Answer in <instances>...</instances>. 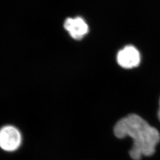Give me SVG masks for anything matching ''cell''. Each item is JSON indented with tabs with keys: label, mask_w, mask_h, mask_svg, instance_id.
Segmentation results:
<instances>
[{
	"label": "cell",
	"mask_w": 160,
	"mask_h": 160,
	"mask_svg": "<svg viewBox=\"0 0 160 160\" xmlns=\"http://www.w3.org/2000/svg\"><path fill=\"white\" fill-rule=\"evenodd\" d=\"M113 131L119 139L132 138L133 144L129 155L133 160L152 155L160 141L158 130L137 114H129L121 119L116 123Z\"/></svg>",
	"instance_id": "cell-1"
},
{
	"label": "cell",
	"mask_w": 160,
	"mask_h": 160,
	"mask_svg": "<svg viewBox=\"0 0 160 160\" xmlns=\"http://www.w3.org/2000/svg\"><path fill=\"white\" fill-rule=\"evenodd\" d=\"M22 137L15 126L7 125L0 129V148L7 152H13L20 147Z\"/></svg>",
	"instance_id": "cell-2"
},
{
	"label": "cell",
	"mask_w": 160,
	"mask_h": 160,
	"mask_svg": "<svg viewBox=\"0 0 160 160\" xmlns=\"http://www.w3.org/2000/svg\"><path fill=\"white\" fill-rule=\"evenodd\" d=\"M117 61L120 67L123 68H133L139 65L141 55L135 47L128 45L118 52Z\"/></svg>",
	"instance_id": "cell-3"
},
{
	"label": "cell",
	"mask_w": 160,
	"mask_h": 160,
	"mask_svg": "<svg viewBox=\"0 0 160 160\" xmlns=\"http://www.w3.org/2000/svg\"><path fill=\"white\" fill-rule=\"evenodd\" d=\"M64 28L75 40L82 39L88 32V26L81 17L68 18L64 23Z\"/></svg>",
	"instance_id": "cell-4"
},
{
	"label": "cell",
	"mask_w": 160,
	"mask_h": 160,
	"mask_svg": "<svg viewBox=\"0 0 160 160\" xmlns=\"http://www.w3.org/2000/svg\"><path fill=\"white\" fill-rule=\"evenodd\" d=\"M158 119L160 121V103H159V110H158Z\"/></svg>",
	"instance_id": "cell-5"
}]
</instances>
